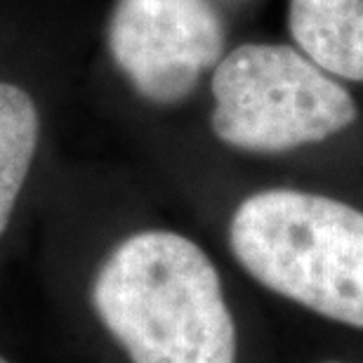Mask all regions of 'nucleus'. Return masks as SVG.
Segmentation results:
<instances>
[{
	"label": "nucleus",
	"instance_id": "1",
	"mask_svg": "<svg viewBox=\"0 0 363 363\" xmlns=\"http://www.w3.org/2000/svg\"><path fill=\"white\" fill-rule=\"evenodd\" d=\"M90 300L133 363H236L220 274L175 231H137L121 241L94 274Z\"/></svg>",
	"mask_w": 363,
	"mask_h": 363
},
{
	"label": "nucleus",
	"instance_id": "2",
	"mask_svg": "<svg viewBox=\"0 0 363 363\" xmlns=\"http://www.w3.org/2000/svg\"><path fill=\"white\" fill-rule=\"evenodd\" d=\"M257 283L337 323L363 328V213L297 189L248 196L229 224Z\"/></svg>",
	"mask_w": 363,
	"mask_h": 363
},
{
	"label": "nucleus",
	"instance_id": "3",
	"mask_svg": "<svg viewBox=\"0 0 363 363\" xmlns=\"http://www.w3.org/2000/svg\"><path fill=\"white\" fill-rule=\"evenodd\" d=\"M213 97L215 135L259 154L323 142L359 113L352 94L307 55L267 43H245L217 62Z\"/></svg>",
	"mask_w": 363,
	"mask_h": 363
},
{
	"label": "nucleus",
	"instance_id": "4",
	"mask_svg": "<svg viewBox=\"0 0 363 363\" xmlns=\"http://www.w3.org/2000/svg\"><path fill=\"white\" fill-rule=\"evenodd\" d=\"M108 52L140 97L177 104L224 52V24L208 0H116Z\"/></svg>",
	"mask_w": 363,
	"mask_h": 363
},
{
	"label": "nucleus",
	"instance_id": "5",
	"mask_svg": "<svg viewBox=\"0 0 363 363\" xmlns=\"http://www.w3.org/2000/svg\"><path fill=\"white\" fill-rule=\"evenodd\" d=\"M288 24L318 69L363 81V0H290Z\"/></svg>",
	"mask_w": 363,
	"mask_h": 363
},
{
	"label": "nucleus",
	"instance_id": "6",
	"mask_svg": "<svg viewBox=\"0 0 363 363\" xmlns=\"http://www.w3.org/2000/svg\"><path fill=\"white\" fill-rule=\"evenodd\" d=\"M40 137V116L26 90L0 83V236L31 170Z\"/></svg>",
	"mask_w": 363,
	"mask_h": 363
},
{
	"label": "nucleus",
	"instance_id": "7",
	"mask_svg": "<svg viewBox=\"0 0 363 363\" xmlns=\"http://www.w3.org/2000/svg\"><path fill=\"white\" fill-rule=\"evenodd\" d=\"M0 363H10V361H7V359L3 357V354H0Z\"/></svg>",
	"mask_w": 363,
	"mask_h": 363
},
{
	"label": "nucleus",
	"instance_id": "8",
	"mask_svg": "<svg viewBox=\"0 0 363 363\" xmlns=\"http://www.w3.org/2000/svg\"><path fill=\"white\" fill-rule=\"evenodd\" d=\"M328 363H337V361H328Z\"/></svg>",
	"mask_w": 363,
	"mask_h": 363
}]
</instances>
